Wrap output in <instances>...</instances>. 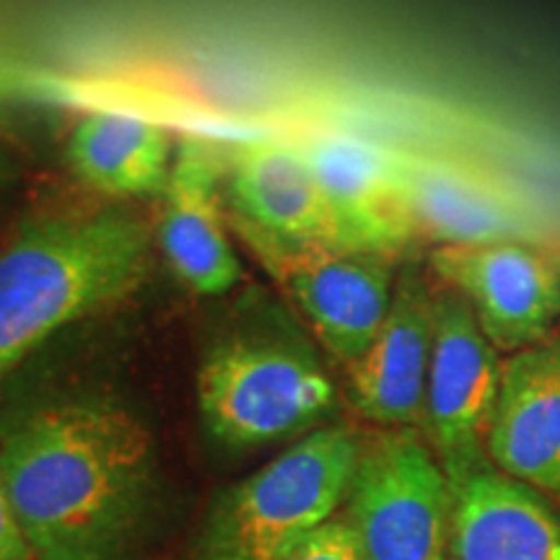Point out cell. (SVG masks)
I'll use <instances>...</instances> for the list:
<instances>
[{
	"mask_svg": "<svg viewBox=\"0 0 560 560\" xmlns=\"http://www.w3.org/2000/svg\"><path fill=\"white\" fill-rule=\"evenodd\" d=\"M0 475L42 560H136L156 462L125 405L75 397L24 412L0 436Z\"/></svg>",
	"mask_w": 560,
	"mask_h": 560,
	"instance_id": "1",
	"label": "cell"
},
{
	"mask_svg": "<svg viewBox=\"0 0 560 560\" xmlns=\"http://www.w3.org/2000/svg\"><path fill=\"white\" fill-rule=\"evenodd\" d=\"M151 270V226L128 208L24 221L0 247V382L62 327L130 299Z\"/></svg>",
	"mask_w": 560,
	"mask_h": 560,
	"instance_id": "2",
	"label": "cell"
},
{
	"mask_svg": "<svg viewBox=\"0 0 560 560\" xmlns=\"http://www.w3.org/2000/svg\"><path fill=\"white\" fill-rule=\"evenodd\" d=\"M361 436L322 425L223 490L198 532L190 560H291L348 499Z\"/></svg>",
	"mask_w": 560,
	"mask_h": 560,
	"instance_id": "3",
	"label": "cell"
},
{
	"mask_svg": "<svg viewBox=\"0 0 560 560\" xmlns=\"http://www.w3.org/2000/svg\"><path fill=\"white\" fill-rule=\"evenodd\" d=\"M338 392L304 346L268 335L215 342L198 369V408L226 446H260L304 433L330 416Z\"/></svg>",
	"mask_w": 560,
	"mask_h": 560,
	"instance_id": "4",
	"label": "cell"
},
{
	"mask_svg": "<svg viewBox=\"0 0 560 560\" xmlns=\"http://www.w3.org/2000/svg\"><path fill=\"white\" fill-rule=\"evenodd\" d=\"M231 231L276 280L327 353L353 366L380 335L395 299V257L268 234L231 210Z\"/></svg>",
	"mask_w": 560,
	"mask_h": 560,
	"instance_id": "5",
	"label": "cell"
},
{
	"mask_svg": "<svg viewBox=\"0 0 560 560\" xmlns=\"http://www.w3.org/2000/svg\"><path fill=\"white\" fill-rule=\"evenodd\" d=\"M346 501L366 560H450L452 486L418 429L361 439Z\"/></svg>",
	"mask_w": 560,
	"mask_h": 560,
	"instance_id": "6",
	"label": "cell"
},
{
	"mask_svg": "<svg viewBox=\"0 0 560 560\" xmlns=\"http://www.w3.org/2000/svg\"><path fill=\"white\" fill-rule=\"evenodd\" d=\"M501 376V353L467 301L446 285H433V350L420 429L450 480L488 459L486 439Z\"/></svg>",
	"mask_w": 560,
	"mask_h": 560,
	"instance_id": "7",
	"label": "cell"
},
{
	"mask_svg": "<svg viewBox=\"0 0 560 560\" xmlns=\"http://www.w3.org/2000/svg\"><path fill=\"white\" fill-rule=\"evenodd\" d=\"M433 278L467 301L499 353L552 338L560 319V265L545 244L495 242L433 247Z\"/></svg>",
	"mask_w": 560,
	"mask_h": 560,
	"instance_id": "8",
	"label": "cell"
},
{
	"mask_svg": "<svg viewBox=\"0 0 560 560\" xmlns=\"http://www.w3.org/2000/svg\"><path fill=\"white\" fill-rule=\"evenodd\" d=\"M400 164L416 240L433 247L548 240V223L527 195L486 166L418 151H400Z\"/></svg>",
	"mask_w": 560,
	"mask_h": 560,
	"instance_id": "9",
	"label": "cell"
},
{
	"mask_svg": "<svg viewBox=\"0 0 560 560\" xmlns=\"http://www.w3.org/2000/svg\"><path fill=\"white\" fill-rule=\"evenodd\" d=\"M293 143L317 174L342 247L397 257L416 242L400 151L348 130H314Z\"/></svg>",
	"mask_w": 560,
	"mask_h": 560,
	"instance_id": "10",
	"label": "cell"
},
{
	"mask_svg": "<svg viewBox=\"0 0 560 560\" xmlns=\"http://www.w3.org/2000/svg\"><path fill=\"white\" fill-rule=\"evenodd\" d=\"M431 350L433 285L410 265L397 276L380 335L348 366V397L355 412L380 429H420Z\"/></svg>",
	"mask_w": 560,
	"mask_h": 560,
	"instance_id": "11",
	"label": "cell"
},
{
	"mask_svg": "<svg viewBox=\"0 0 560 560\" xmlns=\"http://www.w3.org/2000/svg\"><path fill=\"white\" fill-rule=\"evenodd\" d=\"M488 459L560 509V338L503 361L486 439Z\"/></svg>",
	"mask_w": 560,
	"mask_h": 560,
	"instance_id": "12",
	"label": "cell"
},
{
	"mask_svg": "<svg viewBox=\"0 0 560 560\" xmlns=\"http://www.w3.org/2000/svg\"><path fill=\"white\" fill-rule=\"evenodd\" d=\"M221 161L206 143L182 140L161 190L159 247L182 283L200 296H223L240 283L242 265L221 210Z\"/></svg>",
	"mask_w": 560,
	"mask_h": 560,
	"instance_id": "13",
	"label": "cell"
},
{
	"mask_svg": "<svg viewBox=\"0 0 560 560\" xmlns=\"http://www.w3.org/2000/svg\"><path fill=\"white\" fill-rule=\"evenodd\" d=\"M450 560H560V511L486 459L450 480Z\"/></svg>",
	"mask_w": 560,
	"mask_h": 560,
	"instance_id": "14",
	"label": "cell"
},
{
	"mask_svg": "<svg viewBox=\"0 0 560 560\" xmlns=\"http://www.w3.org/2000/svg\"><path fill=\"white\" fill-rule=\"evenodd\" d=\"M234 213L280 240L342 247V236L317 174L293 140H255L229 166Z\"/></svg>",
	"mask_w": 560,
	"mask_h": 560,
	"instance_id": "15",
	"label": "cell"
},
{
	"mask_svg": "<svg viewBox=\"0 0 560 560\" xmlns=\"http://www.w3.org/2000/svg\"><path fill=\"white\" fill-rule=\"evenodd\" d=\"M68 161L89 187L109 198L161 195L174 145L170 132L149 117L91 112L70 132Z\"/></svg>",
	"mask_w": 560,
	"mask_h": 560,
	"instance_id": "16",
	"label": "cell"
},
{
	"mask_svg": "<svg viewBox=\"0 0 560 560\" xmlns=\"http://www.w3.org/2000/svg\"><path fill=\"white\" fill-rule=\"evenodd\" d=\"M291 560H366L348 520H330L299 545Z\"/></svg>",
	"mask_w": 560,
	"mask_h": 560,
	"instance_id": "17",
	"label": "cell"
},
{
	"mask_svg": "<svg viewBox=\"0 0 560 560\" xmlns=\"http://www.w3.org/2000/svg\"><path fill=\"white\" fill-rule=\"evenodd\" d=\"M55 94V79L0 47V104Z\"/></svg>",
	"mask_w": 560,
	"mask_h": 560,
	"instance_id": "18",
	"label": "cell"
},
{
	"mask_svg": "<svg viewBox=\"0 0 560 560\" xmlns=\"http://www.w3.org/2000/svg\"><path fill=\"white\" fill-rule=\"evenodd\" d=\"M32 548L13 514L9 490L0 475V560H30Z\"/></svg>",
	"mask_w": 560,
	"mask_h": 560,
	"instance_id": "19",
	"label": "cell"
},
{
	"mask_svg": "<svg viewBox=\"0 0 560 560\" xmlns=\"http://www.w3.org/2000/svg\"><path fill=\"white\" fill-rule=\"evenodd\" d=\"M16 182V164H13V156L0 145V200L9 195V190Z\"/></svg>",
	"mask_w": 560,
	"mask_h": 560,
	"instance_id": "20",
	"label": "cell"
}]
</instances>
